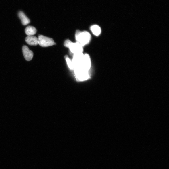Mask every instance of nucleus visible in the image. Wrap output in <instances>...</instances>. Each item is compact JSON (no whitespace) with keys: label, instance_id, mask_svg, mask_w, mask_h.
Here are the masks:
<instances>
[{"label":"nucleus","instance_id":"1","mask_svg":"<svg viewBox=\"0 0 169 169\" xmlns=\"http://www.w3.org/2000/svg\"><path fill=\"white\" fill-rule=\"evenodd\" d=\"M74 75L77 82H84L91 78L89 70L84 69L82 66L75 68Z\"/></svg>","mask_w":169,"mask_h":169},{"label":"nucleus","instance_id":"2","mask_svg":"<svg viewBox=\"0 0 169 169\" xmlns=\"http://www.w3.org/2000/svg\"><path fill=\"white\" fill-rule=\"evenodd\" d=\"M75 38L76 42L83 46L89 43L91 39V36L87 32L81 31L77 30L75 33Z\"/></svg>","mask_w":169,"mask_h":169},{"label":"nucleus","instance_id":"3","mask_svg":"<svg viewBox=\"0 0 169 169\" xmlns=\"http://www.w3.org/2000/svg\"><path fill=\"white\" fill-rule=\"evenodd\" d=\"M64 45L68 48L74 54L83 53V46L78 43H73L69 40H67L64 42Z\"/></svg>","mask_w":169,"mask_h":169},{"label":"nucleus","instance_id":"4","mask_svg":"<svg viewBox=\"0 0 169 169\" xmlns=\"http://www.w3.org/2000/svg\"><path fill=\"white\" fill-rule=\"evenodd\" d=\"M38 39V44L43 47L51 46L56 44L52 38L42 35H39Z\"/></svg>","mask_w":169,"mask_h":169},{"label":"nucleus","instance_id":"5","mask_svg":"<svg viewBox=\"0 0 169 169\" xmlns=\"http://www.w3.org/2000/svg\"><path fill=\"white\" fill-rule=\"evenodd\" d=\"M84 57L83 53L74 54L72 60L74 68L77 67L82 66Z\"/></svg>","mask_w":169,"mask_h":169},{"label":"nucleus","instance_id":"6","mask_svg":"<svg viewBox=\"0 0 169 169\" xmlns=\"http://www.w3.org/2000/svg\"><path fill=\"white\" fill-rule=\"evenodd\" d=\"M22 52L25 60L29 61L32 60L33 56V53L30 50L28 46H24L22 47Z\"/></svg>","mask_w":169,"mask_h":169},{"label":"nucleus","instance_id":"7","mask_svg":"<svg viewBox=\"0 0 169 169\" xmlns=\"http://www.w3.org/2000/svg\"><path fill=\"white\" fill-rule=\"evenodd\" d=\"M82 66L84 69L89 70L91 67V61L90 57L87 54H84V58Z\"/></svg>","mask_w":169,"mask_h":169},{"label":"nucleus","instance_id":"8","mask_svg":"<svg viewBox=\"0 0 169 169\" xmlns=\"http://www.w3.org/2000/svg\"><path fill=\"white\" fill-rule=\"evenodd\" d=\"M26 42L30 46H36L38 44V39L36 37L29 36L26 37L25 39Z\"/></svg>","mask_w":169,"mask_h":169},{"label":"nucleus","instance_id":"9","mask_svg":"<svg viewBox=\"0 0 169 169\" xmlns=\"http://www.w3.org/2000/svg\"><path fill=\"white\" fill-rule=\"evenodd\" d=\"M19 18L21 20L22 24L23 25H26L29 24L30 22L29 19L22 11H19L18 13Z\"/></svg>","mask_w":169,"mask_h":169},{"label":"nucleus","instance_id":"10","mask_svg":"<svg viewBox=\"0 0 169 169\" xmlns=\"http://www.w3.org/2000/svg\"><path fill=\"white\" fill-rule=\"evenodd\" d=\"M25 32L28 36H33L37 32L36 29L32 26H28L25 29Z\"/></svg>","mask_w":169,"mask_h":169},{"label":"nucleus","instance_id":"11","mask_svg":"<svg viewBox=\"0 0 169 169\" xmlns=\"http://www.w3.org/2000/svg\"><path fill=\"white\" fill-rule=\"evenodd\" d=\"M90 30L93 34L96 36H99L101 34V30L100 27L97 25H94L91 27Z\"/></svg>","mask_w":169,"mask_h":169},{"label":"nucleus","instance_id":"12","mask_svg":"<svg viewBox=\"0 0 169 169\" xmlns=\"http://www.w3.org/2000/svg\"><path fill=\"white\" fill-rule=\"evenodd\" d=\"M65 58L66 60L67 65L68 66L69 69L70 70H73L74 69V66L72 60H71L69 58L68 56L67 55L65 56Z\"/></svg>","mask_w":169,"mask_h":169}]
</instances>
